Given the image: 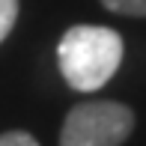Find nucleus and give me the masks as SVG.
I'll return each mask as SVG.
<instances>
[{
  "label": "nucleus",
  "mask_w": 146,
  "mask_h": 146,
  "mask_svg": "<svg viewBox=\"0 0 146 146\" xmlns=\"http://www.w3.org/2000/svg\"><path fill=\"white\" fill-rule=\"evenodd\" d=\"M122 36L98 24H75L57 45V63L66 84L78 92H96L116 75L122 63Z\"/></svg>",
  "instance_id": "nucleus-1"
},
{
  "label": "nucleus",
  "mask_w": 146,
  "mask_h": 146,
  "mask_svg": "<svg viewBox=\"0 0 146 146\" xmlns=\"http://www.w3.org/2000/svg\"><path fill=\"white\" fill-rule=\"evenodd\" d=\"M134 131V113L119 102H84L66 113L60 146H122Z\"/></svg>",
  "instance_id": "nucleus-2"
},
{
  "label": "nucleus",
  "mask_w": 146,
  "mask_h": 146,
  "mask_svg": "<svg viewBox=\"0 0 146 146\" xmlns=\"http://www.w3.org/2000/svg\"><path fill=\"white\" fill-rule=\"evenodd\" d=\"M104 9L128 18H146V0H102Z\"/></svg>",
  "instance_id": "nucleus-3"
},
{
  "label": "nucleus",
  "mask_w": 146,
  "mask_h": 146,
  "mask_svg": "<svg viewBox=\"0 0 146 146\" xmlns=\"http://www.w3.org/2000/svg\"><path fill=\"white\" fill-rule=\"evenodd\" d=\"M18 21V0H0V42L12 33Z\"/></svg>",
  "instance_id": "nucleus-4"
},
{
  "label": "nucleus",
  "mask_w": 146,
  "mask_h": 146,
  "mask_svg": "<svg viewBox=\"0 0 146 146\" xmlns=\"http://www.w3.org/2000/svg\"><path fill=\"white\" fill-rule=\"evenodd\" d=\"M0 146H39V140L27 131H6L0 134Z\"/></svg>",
  "instance_id": "nucleus-5"
}]
</instances>
